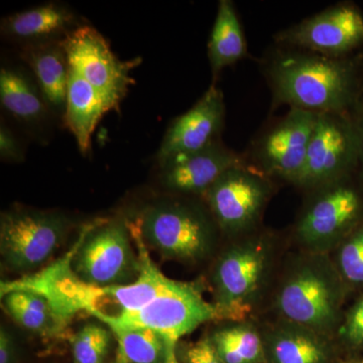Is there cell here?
Masks as SVG:
<instances>
[{
    "instance_id": "obj_31",
    "label": "cell",
    "mask_w": 363,
    "mask_h": 363,
    "mask_svg": "<svg viewBox=\"0 0 363 363\" xmlns=\"http://www.w3.org/2000/svg\"><path fill=\"white\" fill-rule=\"evenodd\" d=\"M358 135V173L363 179V94L352 112Z\"/></svg>"
},
{
    "instance_id": "obj_6",
    "label": "cell",
    "mask_w": 363,
    "mask_h": 363,
    "mask_svg": "<svg viewBox=\"0 0 363 363\" xmlns=\"http://www.w3.org/2000/svg\"><path fill=\"white\" fill-rule=\"evenodd\" d=\"M147 247L164 259L197 264L210 255L219 229L209 209L169 201L147 208L135 223Z\"/></svg>"
},
{
    "instance_id": "obj_16",
    "label": "cell",
    "mask_w": 363,
    "mask_h": 363,
    "mask_svg": "<svg viewBox=\"0 0 363 363\" xmlns=\"http://www.w3.org/2000/svg\"><path fill=\"white\" fill-rule=\"evenodd\" d=\"M267 363H332L328 336L281 319L264 334Z\"/></svg>"
},
{
    "instance_id": "obj_8",
    "label": "cell",
    "mask_w": 363,
    "mask_h": 363,
    "mask_svg": "<svg viewBox=\"0 0 363 363\" xmlns=\"http://www.w3.org/2000/svg\"><path fill=\"white\" fill-rule=\"evenodd\" d=\"M276 183L247 162L227 169L202 198L219 230L241 238L259 229Z\"/></svg>"
},
{
    "instance_id": "obj_26",
    "label": "cell",
    "mask_w": 363,
    "mask_h": 363,
    "mask_svg": "<svg viewBox=\"0 0 363 363\" xmlns=\"http://www.w3.org/2000/svg\"><path fill=\"white\" fill-rule=\"evenodd\" d=\"M333 252L332 262L348 292H363V222Z\"/></svg>"
},
{
    "instance_id": "obj_17",
    "label": "cell",
    "mask_w": 363,
    "mask_h": 363,
    "mask_svg": "<svg viewBox=\"0 0 363 363\" xmlns=\"http://www.w3.org/2000/svg\"><path fill=\"white\" fill-rule=\"evenodd\" d=\"M109 111L111 108L99 92L69 66L65 117L67 125L75 136L83 155L90 150L91 136L98 121Z\"/></svg>"
},
{
    "instance_id": "obj_18",
    "label": "cell",
    "mask_w": 363,
    "mask_h": 363,
    "mask_svg": "<svg viewBox=\"0 0 363 363\" xmlns=\"http://www.w3.org/2000/svg\"><path fill=\"white\" fill-rule=\"evenodd\" d=\"M2 306L9 316L21 328L43 338H56L64 333L68 322L60 316L42 294L11 289L1 291Z\"/></svg>"
},
{
    "instance_id": "obj_14",
    "label": "cell",
    "mask_w": 363,
    "mask_h": 363,
    "mask_svg": "<svg viewBox=\"0 0 363 363\" xmlns=\"http://www.w3.org/2000/svg\"><path fill=\"white\" fill-rule=\"evenodd\" d=\"M225 112L223 93L214 84L210 86L194 106L176 118L167 130L157 152L161 164L219 140Z\"/></svg>"
},
{
    "instance_id": "obj_4",
    "label": "cell",
    "mask_w": 363,
    "mask_h": 363,
    "mask_svg": "<svg viewBox=\"0 0 363 363\" xmlns=\"http://www.w3.org/2000/svg\"><path fill=\"white\" fill-rule=\"evenodd\" d=\"M305 194L294 238L306 252L329 255L363 222V179L357 171Z\"/></svg>"
},
{
    "instance_id": "obj_24",
    "label": "cell",
    "mask_w": 363,
    "mask_h": 363,
    "mask_svg": "<svg viewBox=\"0 0 363 363\" xmlns=\"http://www.w3.org/2000/svg\"><path fill=\"white\" fill-rule=\"evenodd\" d=\"M117 343L112 363H179L162 336L147 328L112 331Z\"/></svg>"
},
{
    "instance_id": "obj_22",
    "label": "cell",
    "mask_w": 363,
    "mask_h": 363,
    "mask_svg": "<svg viewBox=\"0 0 363 363\" xmlns=\"http://www.w3.org/2000/svg\"><path fill=\"white\" fill-rule=\"evenodd\" d=\"M209 336L224 363H267L262 334L250 322H231Z\"/></svg>"
},
{
    "instance_id": "obj_1",
    "label": "cell",
    "mask_w": 363,
    "mask_h": 363,
    "mask_svg": "<svg viewBox=\"0 0 363 363\" xmlns=\"http://www.w3.org/2000/svg\"><path fill=\"white\" fill-rule=\"evenodd\" d=\"M278 107L315 114L350 113L363 94V52L333 58L274 44L259 60Z\"/></svg>"
},
{
    "instance_id": "obj_3",
    "label": "cell",
    "mask_w": 363,
    "mask_h": 363,
    "mask_svg": "<svg viewBox=\"0 0 363 363\" xmlns=\"http://www.w3.org/2000/svg\"><path fill=\"white\" fill-rule=\"evenodd\" d=\"M272 236L259 229L243 235L224 250L211 274L218 320L247 321L259 303L272 271Z\"/></svg>"
},
{
    "instance_id": "obj_23",
    "label": "cell",
    "mask_w": 363,
    "mask_h": 363,
    "mask_svg": "<svg viewBox=\"0 0 363 363\" xmlns=\"http://www.w3.org/2000/svg\"><path fill=\"white\" fill-rule=\"evenodd\" d=\"M0 100L7 111L26 123L39 121L45 116V98L20 71L1 69Z\"/></svg>"
},
{
    "instance_id": "obj_28",
    "label": "cell",
    "mask_w": 363,
    "mask_h": 363,
    "mask_svg": "<svg viewBox=\"0 0 363 363\" xmlns=\"http://www.w3.org/2000/svg\"><path fill=\"white\" fill-rule=\"evenodd\" d=\"M179 363H224L215 350L209 334L191 343H180L177 348Z\"/></svg>"
},
{
    "instance_id": "obj_15",
    "label": "cell",
    "mask_w": 363,
    "mask_h": 363,
    "mask_svg": "<svg viewBox=\"0 0 363 363\" xmlns=\"http://www.w3.org/2000/svg\"><path fill=\"white\" fill-rule=\"evenodd\" d=\"M245 162L242 154L229 149L219 140L204 149L162 164V183L177 194L203 197L227 169Z\"/></svg>"
},
{
    "instance_id": "obj_25",
    "label": "cell",
    "mask_w": 363,
    "mask_h": 363,
    "mask_svg": "<svg viewBox=\"0 0 363 363\" xmlns=\"http://www.w3.org/2000/svg\"><path fill=\"white\" fill-rule=\"evenodd\" d=\"M114 340L113 332L98 320L83 325L70 336L73 363H108Z\"/></svg>"
},
{
    "instance_id": "obj_27",
    "label": "cell",
    "mask_w": 363,
    "mask_h": 363,
    "mask_svg": "<svg viewBox=\"0 0 363 363\" xmlns=\"http://www.w3.org/2000/svg\"><path fill=\"white\" fill-rule=\"evenodd\" d=\"M337 334L348 347L353 350L363 347V292L354 305L344 314Z\"/></svg>"
},
{
    "instance_id": "obj_11",
    "label": "cell",
    "mask_w": 363,
    "mask_h": 363,
    "mask_svg": "<svg viewBox=\"0 0 363 363\" xmlns=\"http://www.w3.org/2000/svg\"><path fill=\"white\" fill-rule=\"evenodd\" d=\"M358 171V135L352 114H318L304 169L295 187L309 192Z\"/></svg>"
},
{
    "instance_id": "obj_10",
    "label": "cell",
    "mask_w": 363,
    "mask_h": 363,
    "mask_svg": "<svg viewBox=\"0 0 363 363\" xmlns=\"http://www.w3.org/2000/svg\"><path fill=\"white\" fill-rule=\"evenodd\" d=\"M70 221L63 214L14 209L0 220V255L7 269L35 271L44 266L65 240Z\"/></svg>"
},
{
    "instance_id": "obj_9",
    "label": "cell",
    "mask_w": 363,
    "mask_h": 363,
    "mask_svg": "<svg viewBox=\"0 0 363 363\" xmlns=\"http://www.w3.org/2000/svg\"><path fill=\"white\" fill-rule=\"evenodd\" d=\"M317 116L289 109L257 133L242 154L245 162L274 183L295 186L304 169Z\"/></svg>"
},
{
    "instance_id": "obj_19",
    "label": "cell",
    "mask_w": 363,
    "mask_h": 363,
    "mask_svg": "<svg viewBox=\"0 0 363 363\" xmlns=\"http://www.w3.org/2000/svg\"><path fill=\"white\" fill-rule=\"evenodd\" d=\"M247 57V42L235 6L230 0H221L208 43V58L213 79L226 67Z\"/></svg>"
},
{
    "instance_id": "obj_29",
    "label": "cell",
    "mask_w": 363,
    "mask_h": 363,
    "mask_svg": "<svg viewBox=\"0 0 363 363\" xmlns=\"http://www.w3.org/2000/svg\"><path fill=\"white\" fill-rule=\"evenodd\" d=\"M0 156L9 161H21L23 157L18 140L4 124L0 128Z\"/></svg>"
},
{
    "instance_id": "obj_7",
    "label": "cell",
    "mask_w": 363,
    "mask_h": 363,
    "mask_svg": "<svg viewBox=\"0 0 363 363\" xmlns=\"http://www.w3.org/2000/svg\"><path fill=\"white\" fill-rule=\"evenodd\" d=\"M130 224L111 220L87 229L71 253L72 272L97 288L128 285L140 278L142 262L131 243Z\"/></svg>"
},
{
    "instance_id": "obj_20",
    "label": "cell",
    "mask_w": 363,
    "mask_h": 363,
    "mask_svg": "<svg viewBox=\"0 0 363 363\" xmlns=\"http://www.w3.org/2000/svg\"><path fill=\"white\" fill-rule=\"evenodd\" d=\"M25 60L37 78L45 102L57 111H65L69 63L60 43L28 48L25 52Z\"/></svg>"
},
{
    "instance_id": "obj_21",
    "label": "cell",
    "mask_w": 363,
    "mask_h": 363,
    "mask_svg": "<svg viewBox=\"0 0 363 363\" xmlns=\"http://www.w3.org/2000/svg\"><path fill=\"white\" fill-rule=\"evenodd\" d=\"M74 23L71 11L51 4L9 16L2 30L16 39L45 40L66 33Z\"/></svg>"
},
{
    "instance_id": "obj_12",
    "label": "cell",
    "mask_w": 363,
    "mask_h": 363,
    "mask_svg": "<svg viewBox=\"0 0 363 363\" xmlns=\"http://www.w3.org/2000/svg\"><path fill=\"white\" fill-rule=\"evenodd\" d=\"M274 40L277 45L333 58L351 56L363 47V11L354 2H339L279 30Z\"/></svg>"
},
{
    "instance_id": "obj_2",
    "label": "cell",
    "mask_w": 363,
    "mask_h": 363,
    "mask_svg": "<svg viewBox=\"0 0 363 363\" xmlns=\"http://www.w3.org/2000/svg\"><path fill=\"white\" fill-rule=\"evenodd\" d=\"M348 294L329 255L304 252L286 267L274 304L281 319L329 336L340 328Z\"/></svg>"
},
{
    "instance_id": "obj_32",
    "label": "cell",
    "mask_w": 363,
    "mask_h": 363,
    "mask_svg": "<svg viewBox=\"0 0 363 363\" xmlns=\"http://www.w3.org/2000/svg\"><path fill=\"white\" fill-rule=\"evenodd\" d=\"M350 363H363V360H359V362H353Z\"/></svg>"
},
{
    "instance_id": "obj_5",
    "label": "cell",
    "mask_w": 363,
    "mask_h": 363,
    "mask_svg": "<svg viewBox=\"0 0 363 363\" xmlns=\"http://www.w3.org/2000/svg\"><path fill=\"white\" fill-rule=\"evenodd\" d=\"M203 288L199 281L174 279L164 293L142 309L94 318L111 331L147 328L157 332L168 346L171 357L178 362L177 348L182 337L207 322L218 320L214 306L204 297Z\"/></svg>"
},
{
    "instance_id": "obj_13",
    "label": "cell",
    "mask_w": 363,
    "mask_h": 363,
    "mask_svg": "<svg viewBox=\"0 0 363 363\" xmlns=\"http://www.w3.org/2000/svg\"><path fill=\"white\" fill-rule=\"evenodd\" d=\"M60 45L66 52L69 66L99 92L111 111L116 108L133 83L130 72L140 60L121 62L104 38L88 26L67 33Z\"/></svg>"
},
{
    "instance_id": "obj_30",
    "label": "cell",
    "mask_w": 363,
    "mask_h": 363,
    "mask_svg": "<svg viewBox=\"0 0 363 363\" xmlns=\"http://www.w3.org/2000/svg\"><path fill=\"white\" fill-rule=\"evenodd\" d=\"M18 360V348L11 332L6 327L0 329V363H16Z\"/></svg>"
}]
</instances>
